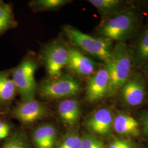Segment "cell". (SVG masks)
<instances>
[{
	"instance_id": "obj_1",
	"label": "cell",
	"mask_w": 148,
	"mask_h": 148,
	"mask_svg": "<svg viewBox=\"0 0 148 148\" xmlns=\"http://www.w3.org/2000/svg\"><path fill=\"white\" fill-rule=\"evenodd\" d=\"M132 53L123 42H119L113 48L111 57L105 66L109 75L108 95L119 91L132 75Z\"/></svg>"
},
{
	"instance_id": "obj_2",
	"label": "cell",
	"mask_w": 148,
	"mask_h": 148,
	"mask_svg": "<svg viewBox=\"0 0 148 148\" xmlns=\"http://www.w3.org/2000/svg\"><path fill=\"white\" fill-rule=\"evenodd\" d=\"M138 26L136 13L131 10H125L108 16L99 25L98 32L103 38L123 42L135 34Z\"/></svg>"
},
{
	"instance_id": "obj_3",
	"label": "cell",
	"mask_w": 148,
	"mask_h": 148,
	"mask_svg": "<svg viewBox=\"0 0 148 148\" xmlns=\"http://www.w3.org/2000/svg\"><path fill=\"white\" fill-rule=\"evenodd\" d=\"M64 31L75 45L86 53L105 63L110 58L113 49L111 40L105 38L93 37L70 26L65 27Z\"/></svg>"
},
{
	"instance_id": "obj_4",
	"label": "cell",
	"mask_w": 148,
	"mask_h": 148,
	"mask_svg": "<svg viewBox=\"0 0 148 148\" xmlns=\"http://www.w3.org/2000/svg\"><path fill=\"white\" fill-rule=\"evenodd\" d=\"M37 68V64L35 62L27 59L12 71V79L21 95L22 101L35 99L37 88L35 73Z\"/></svg>"
},
{
	"instance_id": "obj_5",
	"label": "cell",
	"mask_w": 148,
	"mask_h": 148,
	"mask_svg": "<svg viewBox=\"0 0 148 148\" xmlns=\"http://www.w3.org/2000/svg\"><path fill=\"white\" fill-rule=\"evenodd\" d=\"M81 90L79 81L69 74L62 75L43 83L40 95L47 99L71 97L77 95Z\"/></svg>"
},
{
	"instance_id": "obj_6",
	"label": "cell",
	"mask_w": 148,
	"mask_h": 148,
	"mask_svg": "<svg viewBox=\"0 0 148 148\" xmlns=\"http://www.w3.org/2000/svg\"><path fill=\"white\" fill-rule=\"evenodd\" d=\"M68 57V48L58 41L51 43L45 48L43 59L51 79L58 77L62 75V70L66 66Z\"/></svg>"
},
{
	"instance_id": "obj_7",
	"label": "cell",
	"mask_w": 148,
	"mask_h": 148,
	"mask_svg": "<svg viewBox=\"0 0 148 148\" xmlns=\"http://www.w3.org/2000/svg\"><path fill=\"white\" fill-rule=\"evenodd\" d=\"M119 91L125 104L136 106L140 105L145 99L146 85L140 75L132 74Z\"/></svg>"
},
{
	"instance_id": "obj_8",
	"label": "cell",
	"mask_w": 148,
	"mask_h": 148,
	"mask_svg": "<svg viewBox=\"0 0 148 148\" xmlns=\"http://www.w3.org/2000/svg\"><path fill=\"white\" fill-rule=\"evenodd\" d=\"M110 78L106 66H101L92 74L88 81L86 99L90 102L99 101L108 95Z\"/></svg>"
},
{
	"instance_id": "obj_9",
	"label": "cell",
	"mask_w": 148,
	"mask_h": 148,
	"mask_svg": "<svg viewBox=\"0 0 148 148\" xmlns=\"http://www.w3.org/2000/svg\"><path fill=\"white\" fill-rule=\"evenodd\" d=\"M47 109L39 101L33 99L22 101L13 112L14 116L23 123L29 124L46 116Z\"/></svg>"
},
{
	"instance_id": "obj_10",
	"label": "cell",
	"mask_w": 148,
	"mask_h": 148,
	"mask_svg": "<svg viewBox=\"0 0 148 148\" xmlns=\"http://www.w3.org/2000/svg\"><path fill=\"white\" fill-rule=\"evenodd\" d=\"M69 52L66 68L82 76H91L97 71V64L76 48L68 47Z\"/></svg>"
},
{
	"instance_id": "obj_11",
	"label": "cell",
	"mask_w": 148,
	"mask_h": 148,
	"mask_svg": "<svg viewBox=\"0 0 148 148\" xmlns=\"http://www.w3.org/2000/svg\"><path fill=\"white\" fill-rule=\"evenodd\" d=\"M113 122L114 117L111 111L101 108L91 115L86 121V126L92 132L104 137L111 133Z\"/></svg>"
},
{
	"instance_id": "obj_12",
	"label": "cell",
	"mask_w": 148,
	"mask_h": 148,
	"mask_svg": "<svg viewBox=\"0 0 148 148\" xmlns=\"http://www.w3.org/2000/svg\"><path fill=\"white\" fill-rule=\"evenodd\" d=\"M58 130L51 123L37 127L32 133V139L36 148H53L57 142Z\"/></svg>"
},
{
	"instance_id": "obj_13",
	"label": "cell",
	"mask_w": 148,
	"mask_h": 148,
	"mask_svg": "<svg viewBox=\"0 0 148 148\" xmlns=\"http://www.w3.org/2000/svg\"><path fill=\"white\" fill-rule=\"evenodd\" d=\"M113 127L117 133L124 136L137 137L140 135L139 125L133 117L119 114L114 118Z\"/></svg>"
},
{
	"instance_id": "obj_14",
	"label": "cell",
	"mask_w": 148,
	"mask_h": 148,
	"mask_svg": "<svg viewBox=\"0 0 148 148\" xmlns=\"http://www.w3.org/2000/svg\"><path fill=\"white\" fill-rule=\"evenodd\" d=\"M58 111L61 120L67 125L73 126L79 121L81 116L79 103L74 99H67L60 101Z\"/></svg>"
},
{
	"instance_id": "obj_15",
	"label": "cell",
	"mask_w": 148,
	"mask_h": 148,
	"mask_svg": "<svg viewBox=\"0 0 148 148\" xmlns=\"http://www.w3.org/2000/svg\"><path fill=\"white\" fill-rule=\"evenodd\" d=\"M17 91L8 71H0V104L11 101Z\"/></svg>"
},
{
	"instance_id": "obj_16",
	"label": "cell",
	"mask_w": 148,
	"mask_h": 148,
	"mask_svg": "<svg viewBox=\"0 0 148 148\" xmlns=\"http://www.w3.org/2000/svg\"><path fill=\"white\" fill-rule=\"evenodd\" d=\"M132 53L134 65L137 66H143L148 62V29L140 36Z\"/></svg>"
},
{
	"instance_id": "obj_17",
	"label": "cell",
	"mask_w": 148,
	"mask_h": 148,
	"mask_svg": "<svg viewBox=\"0 0 148 148\" xmlns=\"http://www.w3.org/2000/svg\"><path fill=\"white\" fill-rule=\"evenodd\" d=\"M16 24L11 5L0 1V35Z\"/></svg>"
},
{
	"instance_id": "obj_18",
	"label": "cell",
	"mask_w": 148,
	"mask_h": 148,
	"mask_svg": "<svg viewBox=\"0 0 148 148\" xmlns=\"http://www.w3.org/2000/svg\"><path fill=\"white\" fill-rule=\"evenodd\" d=\"M89 2L101 13L108 16L121 11L120 9L122 3L119 0H90Z\"/></svg>"
},
{
	"instance_id": "obj_19",
	"label": "cell",
	"mask_w": 148,
	"mask_h": 148,
	"mask_svg": "<svg viewBox=\"0 0 148 148\" xmlns=\"http://www.w3.org/2000/svg\"><path fill=\"white\" fill-rule=\"evenodd\" d=\"M1 148H30L26 136L21 132L14 133Z\"/></svg>"
},
{
	"instance_id": "obj_20",
	"label": "cell",
	"mask_w": 148,
	"mask_h": 148,
	"mask_svg": "<svg viewBox=\"0 0 148 148\" xmlns=\"http://www.w3.org/2000/svg\"><path fill=\"white\" fill-rule=\"evenodd\" d=\"M68 0H38L32 2V6L40 11L52 10L69 2Z\"/></svg>"
},
{
	"instance_id": "obj_21",
	"label": "cell",
	"mask_w": 148,
	"mask_h": 148,
	"mask_svg": "<svg viewBox=\"0 0 148 148\" xmlns=\"http://www.w3.org/2000/svg\"><path fill=\"white\" fill-rule=\"evenodd\" d=\"M82 137L77 134L71 133L64 138L57 148H82Z\"/></svg>"
},
{
	"instance_id": "obj_22",
	"label": "cell",
	"mask_w": 148,
	"mask_h": 148,
	"mask_svg": "<svg viewBox=\"0 0 148 148\" xmlns=\"http://www.w3.org/2000/svg\"><path fill=\"white\" fill-rule=\"evenodd\" d=\"M82 140V148H106L99 138L90 133H85Z\"/></svg>"
},
{
	"instance_id": "obj_23",
	"label": "cell",
	"mask_w": 148,
	"mask_h": 148,
	"mask_svg": "<svg viewBox=\"0 0 148 148\" xmlns=\"http://www.w3.org/2000/svg\"><path fill=\"white\" fill-rule=\"evenodd\" d=\"M106 148H135V147L130 140L119 138H114L110 142Z\"/></svg>"
},
{
	"instance_id": "obj_24",
	"label": "cell",
	"mask_w": 148,
	"mask_h": 148,
	"mask_svg": "<svg viewBox=\"0 0 148 148\" xmlns=\"http://www.w3.org/2000/svg\"><path fill=\"white\" fill-rule=\"evenodd\" d=\"M142 122L144 131L145 134L148 136V110L145 111L143 113L142 116Z\"/></svg>"
},
{
	"instance_id": "obj_25",
	"label": "cell",
	"mask_w": 148,
	"mask_h": 148,
	"mask_svg": "<svg viewBox=\"0 0 148 148\" xmlns=\"http://www.w3.org/2000/svg\"><path fill=\"white\" fill-rule=\"evenodd\" d=\"M8 130H10V126L5 122L0 121V132Z\"/></svg>"
},
{
	"instance_id": "obj_26",
	"label": "cell",
	"mask_w": 148,
	"mask_h": 148,
	"mask_svg": "<svg viewBox=\"0 0 148 148\" xmlns=\"http://www.w3.org/2000/svg\"><path fill=\"white\" fill-rule=\"evenodd\" d=\"M10 130H5V131H1L0 132V140H2V139H4L5 137H7L10 132Z\"/></svg>"
},
{
	"instance_id": "obj_27",
	"label": "cell",
	"mask_w": 148,
	"mask_h": 148,
	"mask_svg": "<svg viewBox=\"0 0 148 148\" xmlns=\"http://www.w3.org/2000/svg\"><path fill=\"white\" fill-rule=\"evenodd\" d=\"M144 68H145V71H146V72L147 73V74L148 75V61L144 65Z\"/></svg>"
}]
</instances>
